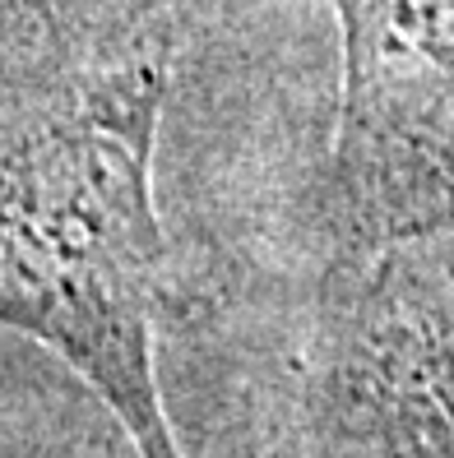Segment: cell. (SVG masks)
Instances as JSON below:
<instances>
[{"label":"cell","mask_w":454,"mask_h":458,"mask_svg":"<svg viewBox=\"0 0 454 458\" xmlns=\"http://www.w3.org/2000/svg\"><path fill=\"white\" fill-rule=\"evenodd\" d=\"M163 84L149 51L0 130V325L51 347L140 458H181L153 375L163 232L149 157Z\"/></svg>","instance_id":"6da1fadb"}]
</instances>
